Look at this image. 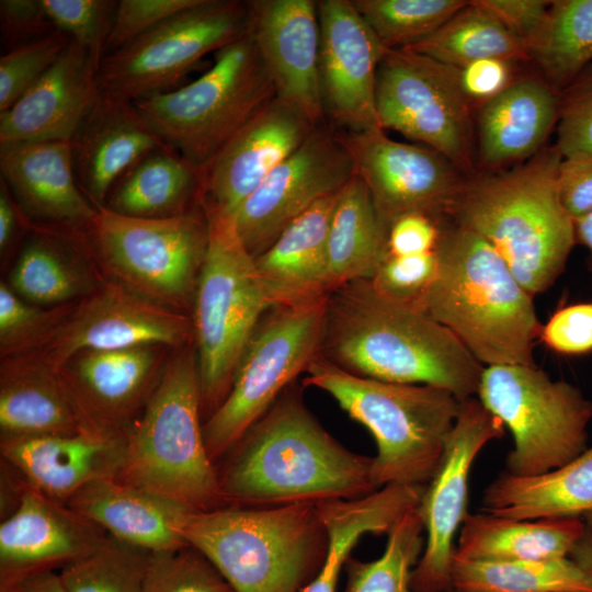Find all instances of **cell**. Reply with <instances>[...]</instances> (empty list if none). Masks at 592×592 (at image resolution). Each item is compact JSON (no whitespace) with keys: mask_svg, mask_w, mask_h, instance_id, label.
I'll use <instances>...</instances> for the list:
<instances>
[{"mask_svg":"<svg viewBox=\"0 0 592 592\" xmlns=\"http://www.w3.org/2000/svg\"><path fill=\"white\" fill-rule=\"evenodd\" d=\"M318 355L357 376L434 386L459 401L477 396L483 371L449 330L369 280L329 294Z\"/></svg>","mask_w":592,"mask_h":592,"instance_id":"obj_1","label":"cell"},{"mask_svg":"<svg viewBox=\"0 0 592 592\" xmlns=\"http://www.w3.org/2000/svg\"><path fill=\"white\" fill-rule=\"evenodd\" d=\"M217 469L224 505L275 506L353 499L375 490L373 457L332 437L292 384Z\"/></svg>","mask_w":592,"mask_h":592,"instance_id":"obj_2","label":"cell"},{"mask_svg":"<svg viewBox=\"0 0 592 592\" xmlns=\"http://www.w3.org/2000/svg\"><path fill=\"white\" fill-rule=\"evenodd\" d=\"M435 275L415 307L449 330L483 366H535L534 296L479 235L441 228Z\"/></svg>","mask_w":592,"mask_h":592,"instance_id":"obj_3","label":"cell"},{"mask_svg":"<svg viewBox=\"0 0 592 592\" xmlns=\"http://www.w3.org/2000/svg\"><path fill=\"white\" fill-rule=\"evenodd\" d=\"M561 159L554 147L512 171L465 181L448 214L482 237L533 296L553 286L577 243L558 194Z\"/></svg>","mask_w":592,"mask_h":592,"instance_id":"obj_4","label":"cell"},{"mask_svg":"<svg viewBox=\"0 0 592 592\" xmlns=\"http://www.w3.org/2000/svg\"><path fill=\"white\" fill-rule=\"evenodd\" d=\"M305 373L303 386L330 395L373 435L377 446L372 462L376 489L425 486L430 481L462 401L434 386L357 376L319 355Z\"/></svg>","mask_w":592,"mask_h":592,"instance_id":"obj_5","label":"cell"},{"mask_svg":"<svg viewBox=\"0 0 592 592\" xmlns=\"http://www.w3.org/2000/svg\"><path fill=\"white\" fill-rule=\"evenodd\" d=\"M184 537L236 592H300L328 546L317 503L308 502L196 511Z\"/></svg>","mask_w":592,"mask_h":592,"instance_id":"obj_6","label":"cell"},{"mask_svg":"<svg viewBox=\"0 0 592 592\" xmlns=\"http://www.w3.org/2000/svg\"><path fill=\"white\" fill-rule=\"evenodd\" d=\"M194 343L175 350L146 406L126 432L119 479L194 511L224 505L216 464L204 440Z\"/></svg>","mask_w":592,"mask_h":592,"instance_id":"obj_7","label":"cell"},{"mask_svg":"<svg viewBox=\"0 0 592 592\" xmlns=\"http://www.w3.org/2000/svg\"><path fill=\"white\" fill-rule=\"evenodd\" d=\"M202 202L208 246L191 318L203 413L209 415L227 396L239 360L270 306L234 216Z\"/></svg>","mask_w":592,"mask_h":592,"instance_id":"obj_8","label":"cell"},{"mask_svg":"<svg viewBox=\"0 0 592 592\" xmlns=\"http://www.w3.org/2000/svg\"><path fill=\"white\" fill-rule=\"evenodd\" d=\"M273 83L247 32L215 53L191 83L133 101L164 145L203 170L269 100Z\"/></svg>","mask_w":592,"mask_h":592,"instance_id":"obj_9","label":"cell"},{"mask_svg":"<svg viewBox=\"0 0 592 592\" xmlns=\"http://www.w3.org/2000/svg\"><path fill=\"white\" fill-rule=\"evenodd\" d=\"M86 242L110 280L167 308L192 310L208 246L202 200L167 218L124 216L100 206Z\"/></svg>","mask_w":592,"mask_h":592,"instance_id":"obj_10","label":"cell"},{"mask_svg":"<svg viewBox=\"0 0 592 592\" xmlns=\"http://www.w3.org/2000/svg\"><path fill=\"white\" fill-rule=\"evenodd\" d=\"M477 398L512 434L508 474H544L588 448L592 401L573 384L553 379L536 365L483 367Z\"/></svg>","mask_w":592,"mask_h":592,"instance_id":"obj_11","label":"cell"},{"mask_svg":"<svg viewBox=\"0 0 592 592\" xmlns=\"http://www.w3.org/2000/svg\"><path fill=\"white\" fill-rule=\"evenodd\" d=\"M328 296L271 308L237 365L230 389L203 424L216 464L319 354Z\"/></svg>","mask_w":592,"mask_h":592,"instance_id":"obj_12","label":"cell"},{"mask_svg":"<svg viewBox=\"0 0 592 592\" xmlns=\"http://www.w3.org/2000/svg\"><path fill=\"white\" fill-rule=\"evenodd\" d=\"M247 32V2L202 0L107 54L98 70L99 90L130 102L171 91L205 55Z\"/></svg>","mask_w":592,"mask_h":592,"instance_id":"obj_13","label":"cell"},{"mask_svg":"<svg viewBox=\"0 0 592 592\" xmlns=\"http://www.w3.org/2000/svg\"><path fill=\"white\" fill-rule=\"evenodd\" d=\"M468 101L458 68L407 48L385 50L376 78L382 129L420 141L465 169L471 164Z\"/></svg>","mask_w":592,"mask_h":592,"instance_id":"obj_14","label":"cell"},{"mask_svg":"<svg viewBox=\"0 0 592 592\" xmlns=\"http://www.w3.org/2000/svg\"><path fill=\"white\" fill-rule=\"evenodd\" d=\"M504 425L478 398L460 402L441 460L419 504L424 547L411 576L417 592H441L451 585L455 538L468 513V479L483 447L504 435Z\"/></svg>","mask_w":592,"mask_h":592,"instance_id":"obj_15","label":"cell"},{"mask_svg":"<svg viewBox=\"0 0 592 592\" xmlns=\"http://www.w3.org/2000/svg\"><path fill=\"white\" fill-rule=\"evenodd\" d=\"M354 175L351 157L325 124L275 167L244 200L234 218L240 239L255 259L296 218Z\"/></svg>","mask_w":592,"mask_h":592,"instance_id":"obj_16","label":"cell"},{"mask_svg":"<svg viewBox=\"0 0 592 592\" xmlns=\"http://www.w3.org/2000/svg\"><path fill=\"white\" fill-rule=\"evenodd\" d=\"M339 136L387 229L410 213L448 216L465 181L444 156L394 140L382 128Z\"/></svg>","mask_w":592,"mask_h":592,"instance_id":"obj_17","label":"cell"},{"mask_svg":"<svg viewBox=\"0 0 592 592\" xmlns=\"http://www.w3.org/2000/svg\"><path fill=\"white\" fill-rule=\"evenodd\" d=\"M193 342L187 314L153 303L102 280L76 303L54 340L36 354L55 371L82 351L161 345L179 350Z\"/></svg>","mask_w":592,"mask_h":592,"instance_id":"obj_18","label":"cell"},{"mask_svg":"<svg viewBox=\"0 0 592 592\" xmlns=\"http://www.w3.org/2000/svg\"><path fill=\"white\" fill-rule=\"evenodd\" d=\"M319 77L325 115L349 133L380 128L376 78L386 48L352 0L317 1Z\"/></svg>","mask_w":592,"mask_h":592,"instance_id":"obj_19","label":"cell"},{"mask_svg":"<svg viewBox=\"0 0 592 592\" xmlns=\"http://www.w3.org/2000/svg\"><path fill=\"white\" fill-rule=\"evenodd\" d=\"M248 33L273 83L275 96L315 126L325 122L319 77L317 1H247Z\"/></svg>","mask_w":592,"mask_h":592,"instance_id":"obj_20","label":"cell"},{"mask_svg":"<svg viewBox=\"0 0 592 592\" xmlns=\"http://www.w3.org/2000/svg\"><path fill=\"white\" fill-rule=\"evenodd\" d=\"M315 127L297 109L277 96L272 98L201 170L203 200L235 216L244 200Z\"/></svg>","mask_w":592,"mask_h":592,"instance_id":"obj_21","label":"cell"},{"mask_svg":"<svg viewBox=\"0 0 592 592\" xmlns=\"http://www.w3.org/2000/svg\"><path fill=\"white\" fill-rule=\"evenodd\" d=\"M0 171L32 227L86 238L98 207L77 182L70 141L0 144Z\"/></svg>","mask_w":592,"mask_h":592,"instance_id":"obj_22","label":"cell"},{"mask_svg":"<svg viewBox=\"0 0 592 592\" xmlns=\"http://www.w3.org/2000/svg\"><path fill=\"white\" fill-rule=\"evenodd\" d=\"M106 535L66 503L26 483L15 509L0 524V591L29 574L59 570Z\"/></svg>","mask_w":592,"mask_h":592,"instance_id":"obj_23","label":"cell"},{"mask_svg":"<svg viewBox=\"0 0 592 592\" xmlns=\"http://www.w3.org/2000/svg\"><path fill=\"white\" fill-rule=\"evenodd\" d=\"M168 350L143 345L82 351L59 372L94 425L126 433L158 385Z\"/></svg>","mask_w":592,"mask_h":592,"instance_id":"obj_24","label":"cell"},{"mask_svg":"<svg viewBox=\"0 0 592 592\" xmlns=\"http://www.w3.org/2000/svg\"><path fill=\"white\" fill-rule=\"evenodd\" d=\"M2 462L42 494L66 503L88 483L119 477L126 433L83 431L72 435L1 437Z\"/></svg>","mask_w":592,"mask_h":592,"instance_id":"obj_25","label":"cell"},{"mask_svg":"<svg viewBox=\"0 0 592 592\" xmlns=\"http://www.w3.org/2000/svg\"><path fill=\"white\" fill-rule=\"evenodd\" d=\"M96 76L88 50L71 39L48 71L0 112V144L70 141L98 100Z\"/></svg>","mask_w":592,"mask_h":592,"instance_id":"obj_26","label":"cell"},{"mask_svg":"<svg viewBox=\"0 0 592 592\" xmlns=\"http://www.w3.org/2000/svg\"><path fill=\"white\" fill-rule=\"evenodd\" d=\"M70 144L77 182L96 207L105 205L112 187L132 166L167 146L133 102L102 92Z\"/></svg>","mask_w":592,"mask_h":592,"instance_id":"obj_27","label":"cell"},{"mask_svg":"<svg viewBox=\"0 0 592 592\" xmlns=\"http://www.w3.org/2000/svg\"><path fill=\"white\" fill-rule=\"evenodd\" d=\"M66 504L106 534L151 554L187 546L184 528L196 512L118 477L88 483Z\"/></svg>","mask_w":592,"mask_h":592,"instance_id":"obj_28","label":"cell"},{"mask_svg":"<svg viewBox=\"0 0 592 592\" xmlns=\"http://www.w3.org/2000/svg\"><path fill=\"white\" fill-rule=\"evenodd\" d=\"M83 431L106 430L88 418L59 371L36 353L1 360V437L72 435Z\"/></svg>","mask_w":592,"mask_h":592,"instance_id":"obj_29","label":"cell"},{"mask_svg":"<svg viewBox=\"0 0 592 592\" xmlns=\"http://www.w3.org/2000/svg\"><path fill=\"white\" fill-rule=\"evenodd\" d=\"M338 193L314 204L254 259L270 309L301 304L330 294L327 240Z\"/></svg>","mask_w":592,"mask_h":592,"instance_id":"obj_30","label":"cell"},{"mask_svg":"<svg viewBox=\"0 0 592 592\" xmlns=\"http://www.w3.org/2000/svg\"><path fill=\"white\" fill-rule=\"evenodd\" d=\"M9 275V287L41 307L73 304L101 283L82 238L32 227Z\"/></svg>","mask_w":592,"mask_h":592,"instance_id":"obj_31","label":"cell"},{"mask_svg":"<svg viewBox=\"0 0 592 592\" xmlns=\"http://www.w3.org/2000/svg\"><path fill=\"white\" fill-rule=\"evenodd\" d=\"M481 511L516 520L582 519L592 512V445L569 463L534 476L500 474Z\"/></svg>","mask_w":592,"mask_h":592,"instance_id":"obj_32","label":"cell"},{"mask_svg":"<svg viewBox=\"0 0 592 592\" xmlns=\"http://www.w3.org/2000/svg\"><path fill=\"white\" fill-rule=\"evenodd\" d=\"M419 503L415 488L388 485L366 496L317 503L328 546L316 576L300 592H337L341 571L366 534H388Z\"/></svg>","mask_w":592,"mask_h":592,"instance_id":"obj_33","label":"cell"},{"mask_svg":"<svg viewBox=\"0 0 592 592\" xmlns=\"http://www.w3.org/2000/svg\"><path fill=\"white\" fill-rule=\"evenodd\" d=\"M551 88L536 79L512 82L485 102L479 119V148L485 163L501 166L534 153L558 116Z\"/></svg>","mask_w":592,"mask_h":592,"instance_id":"obj_34","label":"cell"},{"mask_svg":"<svg viewBox=\"0 0 592 592\" xmlns=\"http://www.w3.org/2000/svg\"><path fill=\"white\" fill-rule=\"evenodd\" d=\"M587 532L582 519L516 520L480 511L467 513L454 558L539 560L569 557Z\"/></svg>","mask_w":592,"mask_h":592,"instance_id":"obj_35","label":"cell"},{"mask_svg":"<svg viewBox=\"0 0 592 592\" xmlns=\"http://www.w3.org/2000/svg\"><path fill=\"white\" fill-rule=\"evenodd\" d=\"M202 172L168 146L147 153L112 187L104 207L130 217L167 218L202 200Z\"/></svg>","mask_w":592,"mask_h":592,"instance_id":"obj_36","label":"cell"},{"mask_svg":"<svg viewBox=\"0 0 592 592\" xmlns=\"http://www.w3.org/2000/svg\"><path fill=\"white\" fill-rule=\"evenodd\" d=\"M388 229L360 178L338 193L327 240L329 292L362 280H371L388 254Z\"/></svg>","mask_w":592,"mask_h":592,"instance_id":"obj_37","label":"cell"},{"mask_svg":"<svg viewBox=\"0 0 592 592\" xmlns=\"http://www.w3.org/2000/svg\"><path fill=\"white\" fill-rule=\"evenodd\" d=\"M457 592H579L592 581L570 557L539 560L453 559Z\"/></svg>","mask_w":592,"mask_h":592,"instance_id":"obj_38","label":"cell"},{"mask_svg":"<svg viewBox=\"0 0 592 592\" xmlns=\"http://www.w3.org/2000/svg\"><path fill=\"white\" fill-rule=\"evenodd\" d=\"M407 49L458 69L483 58L511 61L530 57L525 47L475 1H468L433 34Z\"/></svg>","mask_w":592,"mask_h":592,"instance_id":"obj_39","label":"cell"},{"mask_svg":"<svg viewBox=\"0 0 592 592\" xmlns=\"http://www.w3.org/2000/svg\"><path fill=\"white\" fill-rule=\"evenodd\" d=\"M531 57L551 84L570 83L592 61V0L551 1Z\"/></svg>","mask_w":592,"mask_h":592,"instance_id":"obj_40","label":"cell"},{"mask_svg":"<svg viewBox=\"0 0 592 592\" xmlns=\"http://www.w3.org/2000/svg\"><path fill=\"white\" fill-rule=\"evenodd\" d=\"M418 508L408 512L387 534L379 558L361 561L350 557L346 560L344 592H417L411 587V576L424 547V528Z\"/></svg>","mask_w":592,"mask_h":592,"instance_id":"obj_41","label":"cell"},{"mask_svg":"<svg viewBox=\"0 0 592 592\" xmlns=\"http://www.w3.org/2000/svg\"><path fill=\"white\" fill-rule=\"evenodd\" d=\"M150 554L107 534L58 573L68 592H145Z\"/></svg>","mask_w":592,"mask_h":592,"instance_id":"obj_42","label":"cell"},{"mask_svg":"<svg viewBox=\"0 0 592 592\" xmlns=\"http://www.w3.org/2000/svg\"><path fill=\"white\" fill-rule=\"evenodd\" d=\"M386 49L408 48L468 4L463 0H352Z\"/></svg>","mask_w":592,"mask_h":592,"instance_id":"obj_43","label":"cell"},{"mask_svg":"<svg viewBox=\"0 0 592 592\" xmlns=\"http://www.w3.org/2000/svg\"><path fill=\"white\" fill-rule=\"evenodd\" d=\"M76 303L41 307L0 284V355L11 358L46 348L57 335Z\"/></svg>","mask_w":592,"mask_h":592,"instance_id":"obj_44","label":"cell"},{"mask_svg":"<svg viewBox=\"0 0 592 592\" xmlns=\"http://www.w3.org/2000/svg\"><path fill=\"white\" fill-rule=\"evenodd\" d=\"M145 592H236L218 569L187 545L150 554Z\"/></svg>","mask_w":592,"mask_h":592,"instance_id":"obj_45","label":"cell"},{"mask_svg":"<svg viewBox=\"0 0 592 592\" xmlns=\"http://www.w3.org/2000/svg\"><path fill=\"white\" fill-rule=\"evenodd\" d=\"M57 31L86 48L96 70L105 56L118 1L41 0Z\"/></svg>","mask_w":592,"mask_h":592,"instance_id":"obj_46","label":"cell"},{"mask_svg":"<svg viewBox=\"0 0 592 592\" xmlns=\"http://www.w3.org/2000/svg\"><path fill=\"white\" fill-rule=\"evenodd\" d=\"M70 41L56 30L4 52L0 58V112L11 107L48 71Z\"/></svg>","mask_w":592,"mask_h":592,"instance_id":"obj_47","label":"cell"},{"mask_svg":"<svg viewBox=\"0 0 592 592\" xmlns=\"http://www.w3.org/2000/svg\"><path fill=\"white\" fill-rule=\"evenodd\" d=\"M435 271L434 251L413 255L388 253L369 282L382 295L415 306L430 286Z\"/></svg>","mask_w":592,"mask_h":592,"instance_id":"obj_48","label":"cell"},{"mask_svg":"<svg viewBox=\"0 0 592 592\" xmlns=\"http://www.w3.org/2000/svg\"><path fill=\"white\" fill-rule=\"evenodd\" d=\"M202 0H121L109 36L105 56L132 43L168 19ZM104 56V57H105Z\"/></svg>","mask_w":592,"mask_h":592,"instance_id":"obj_49","label":"cell"},{"mask_svg":"<svg viewBox=\"0 0 592 592\" xmlns=\"http://www.w3.org/2000/svg\"><path fill=\"white\" fill-rule=\"evenodd\" d=\"M556 148L562 159H592V77L560 111Z\"/></svg>","mask_w":592,"mask_h":592,"instance_id":"obj_50","label":"cell"},{"mask_svg":"<svg viewBox=\"0 0 592 592\" xmlns=\"http://www.w3.org/2000/svg\"><path fill=\"white\" fill-rule=\"evenodd\" d=\"M539 338L561 354L592 352V303H577L558 309L542 326Z\"/></svg>","mask_w":592,"mask_h":592,"instance_id":"obj_51","label":"cell"},{"mask_svg":"<svg viewBox=\"0 0 592 592\" xmlns=\"http://www.w3.org/2000/svg\"><path fill=\"white\" fill-rule=\"evenodd\" d=\"M490 12L527 50L538 41L547 22L551 1L542 0H476Z\"/></svg>","mask_w":592,"mask_h":592,"instance_id":"obj_52","label":"cell"},{"mask_svg":"<svg viewBox=\"0 0 592 592\" xmlns=\"http://www.w3.org/2000/svg\"><path fill=\"white\" fill-rule=\"evenodd\" d=\"M0 22L5 52L56 31L41 0H1Z\"/></svg>","mask_w":592,"mask_h":592,"instance_id":"obj_53","label":"cell"},{"mask_svg":"<svg viewBox=\"0 0 592 592\" xmlns=\"http://www.w3.org/2000/svg\"><path fill=\"white\" fill-rule=\"evenodd\" d=\"M439 220L421 213L395 219L388 228V253L413 255L433 252L440 237Z\"/></svg>","mask_w":592,"mask_h":592,"instance_id":"obj_54","label":"cell"},{"mask_svg":"<svg viewBox=\"0 0 592 592\" xmlns=\"http://www.w3.org/2000/svg\"><path fill=\"white\" fill-rule=\"evenodd\" d=\"M557 184L561 205L573 220L592 212V159H561Z\"/></svg>","mask_w":592,"mask_h":592,"instance_id":"obj_55","label":"cell"},{"mask_svg":"<svg viewBox=\"0 0 592 592\" xmlns=\"http://www.w3.org/2000/svg\"><path fill=\"white\" fill-rule=\"evenodd\" d=\"M510 61L499 58L475 60L459 69V81L468 100L489 101L510 82Z\"/></svg>","mask_w":592,"mask_h":592,"instance_id":"obj_56","label":"cell"},{"mask_svg":"<svg viewBox=\"0 0 592 592\" xmlns=\"http://www.w3.org/2000/svg\"><path fill=\"white\" fill-rule=\"evenodd\" d=\"M25 229H32V225L5 182L0 179V254L2 260L12 252Z\"/></svg>","mask_w":592,"mask_h":592,"instance_id":"obj_57","label":"cell"},{"mask_svg":"<svg viewBox=\"0 0 592 592\" xmlns=\"http://www.w3.org/2000/svg\"><path fill=\"white\" fill-rule=\"evenodd\" d=\"M0 592H68L58 570L29 574Z\"/></svg>","mask_w":592,"mask_h":592,"instance_id":"obj_58","label":"cell"},{"mask_svg":"<svg viewBox=\"0 0 592 592\" xmlns=\"http://www.w3.org/2000/svg\"><path fill=\"white\" fill-rule=\"evenodd\" d=\"M569 557L579 565L592 581V533L588 530L576 544Z\"/></svg>","mask_w":592,"mask_h":592,"instance_id":"obj_59","label":"cell"},{"mask_svg":"<svg viewBox=\"0 0 592 592\" xmlns=\"http://www.w3.org/2000/svg\"><path fill=\"white\" fill-rule=\"evenodd\" d=\"M576 241L585 247L592 261V212L574 220Z\"/></svg>","mask_w":592,"mask_h":592,"instance_id":"obj_60","label":"cell"},{"mask_svg":"<svg viewBox=\"0 0 592 592\" xmlns=\"http://www.w3.org/2000/svg\"><path fill=\"white\" fill-rule=\"evenodd\" d=\"M584 524H585V527L587 530L592 533V512H589L587 513L583 517H582Z\"/></svg>","mask_w":592,"mask_h":592,"instance_id":"obj_61","label":"cell"},{"mask_svg":"<svg viewBox=\"0 0 592 592\" xmlns=\"http://www.w3.org/2000/svg\"><path fill=\"white\" fill-rule=\"evenodd\" d=\"M579 592H592V591H579Z\"/></svg>","mask_w":592,"mask_h":592,"instance_id":"obj_62","label":"cell"}]
</instances>
